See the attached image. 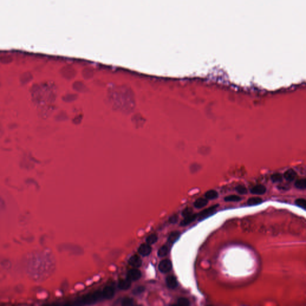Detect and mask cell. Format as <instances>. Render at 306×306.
<instances>
[{"mask_svg":"<svg viewBox=\"0 0 306 306\" xmlns=\"http://www.w3.org/2000/svg\"><path fill=\"white\" fill-rule=\"evenodd\" d=\"M102 298H103L102 292H99V291L96 292L92 294H88L86 296H84V297L78 302V304H93L96 302L97 301L100 300Z\"/></svg>","mask_w":306,"mask_h":306,"instance_id":"1","label":"cell"},{"mask_svg":"<svg viewBox=\"0 0 306 306\" xmlns=\"http://www.w3.org/2000/svg\"><path fill=\"white\" fill-rule=\"evenodd\" d=\"M218 207V205H214L212 206L209 207L207 208L206 209L203 210L201 212H200L199 214L197 215L198 217V220L199 221H203V220L206 219L207 218L212 216V215L214 214L216 212V209Z\"/></svg>","mask_w":306,"mask_h":306,"instance_id":"2","label":"cell"},{"mask_svg":"<svg viewBox=\"0 0 306 306\" xmlns=\"http://www.w3.org/2000/svg\"><path fill=\"white\" fill-rule=\"evenodd\" d=\"M172 268V263L169 260H163L161 261L159 265V269L161 273H166L169 272Z\"/></svg>","mask_w":306,"mask_h":306,"instance_id":"3","label":"cell"},{"mask_svg":"<svg viewBox=\"0 0 306 306\" xmlns=\"http://www.w3.org/2000/svg\"><path fill=\"white\" fill-rule=\"evenodd\" d=\"M141 277V272L137 268H133L130 270L127 275V278L130 281L138 280Z\"/></svg>","mask_w":306,"mask_h":306,"instance_id":"4","label":"cell"},{"mask_svg":"<svg viewBox=\"0 0 306 306\" xmlns=\"http://www.w3.org/2000/svg\"><path fill=\"white\" fill-rule=\"evenodd\" d=\"M103 298L106 299H112L115 294L114 288L112 286H106L102 292Z\"/></svg>","mask_w":306,"mask_h":306,"instance_id":"5","label":"cell"},{"mask_svg":"<svg viewBox=\"0 0 306 306\" xmlns=\"http://www.w3.org/2000/svg\"><path fill=\"white\" fill-rule=\"evenodd\" d=\"M151 247L148 243H143L138 248V253L142 256H147L151 252Z\"/></svg>","mask_w":306,"mask_h":306,"instance_id":"6","label":"cell"},{"mask_svg":"<svg viewBox=\"0 0 306 306\" xmlns=\"http://www.w3.org/2000/svg\"><path fill=\"white\" fill-rule=\"evenodd\" d=\"M166 283L169 288L172 290L175 289L178 285L176 277L172 275L166 277Z\"/></svg>","mask_w":306,"mask_h":306,"instance_id":"7","label":"cell"},{"mask_svg":"<svg viewBox=\"0 0 306 306\" xmlns=\"http://www.w3.org/2000/svg\"><path fill=\"white\" fill-rule=\"evenodd\" d=\"M129 264L133 267H139L142 265V260L137 255H134L130 257Z\"/></svg>","mask_w":306,"mask_h":306,"instance_id":"8","label":"cell"},{"mask_svg":"<svg viewBox=\"0 0 306 306\" xmlns=\"http://www.w3.org/2000/svg\"><path fill=\"white\" fill-rule=\"evenodd\" d=\"M266 192V188L262 185H257L251 190V192L255 195H262Z\"/></svg>","mask_w":306,"mask_h":306,"instance_id":"9","label":"cell"},{"mask_svg":"<svg viewBox=\"0 0 306 306\" xmlns=\"http://www.w3.org/2000/svg\"><path fill=\"white\" fill-rule=\"evenodd\" d=\"M296 176H297L296 172L292 169L286 170L283 175V177L285 178V179L289 182H292V181H294L295 179Z\"/></svg>","mask_w":306,"mask_h":306,"instance_id":"10","label":"cell"},{"mask_svg":"<svg viewBox=\"0 0 306 306\" xmlns=\"http://www.w3.org/2000/svg\"><path fill=\"white\" fill-rule=\"evenodd\" d=\"M197 218V215L193 214L187 216H185L184 217V220L180 222V225L181 226L188 225V224H191V222L194 221Z\"/></svg>","mask_w":306,"mask_h":306,"instance_id":"11","label":"cell"},{"mask_svg":"<svg viewBox=\"0 0 306 306\" xmlns=\"http://www.w3.org/2000/svg\"><path fill=\"white\" fill-rule=\"evenodd\" d=\"M131 286V281L128 278L126 279H122L118 283V287L122 290H127Z\"/></svg>","mask_w":306,"mask_h":306,"instance_id":"12","label":"cell"},{"mask_svg":"<svg viewBox=\"0 0 306 306\" xmlns=\"http://www.w3.org/2000/svg\"><path fill=\"white\" fill-rule=\"evenodd\" d=\"M180 235H181V233L178 231H175L172 232L169 234L168 239L169 243L170 244H173L175 242H176V241L178 240V239L180 237Z\"/></svg>","mask_w":306,"mask_h":306,"instance_id":"13","label":"cell"},{"mask_svg":"<svg viewBox=\"0 0 306 306\" xmlns=\"http://www.w3.org/2000/svg\"><path fill=\"white\" fill-rule=\"evenodd\" d=\"M207 203H208V201L206 198L205 199L199 198L195 201V202L194 203V206L196 208L200 209L206 206Z\"/></svg>","mask_w":306,"mask_h":306,"instance_id":"14","label":"cell"},{"mask_svg":"<svg viewBox=\"0 0 306 306\" xmlns=\"http://www.w3.org/2000/svg\"><path fill=\"white\" fill-rule=\"evenodd\" d=\"M262 199L258 197H251L250 199L248 200L247 204L249 206H255L261 204L262 202Z\"/></svg>","mask_w":306,"mask_h":306,"instance_id":"15","label":"cell"},{"mask_svg":"<svg viewBox=\"0 0 306 306\" xmlns=\"http://www.w3.org/2000/svg\"><path fill=\"white\" fill-rule=\"evenodd\" d=\"M205 197L207 200H214L218 197V193L215 190H211L205 194Z\"/></svg>","mask_w":306,"mask_h":306,"instance_id":"16","label":"cell"},{"mask_svg":"<svg viewBox=\"0 0 306 306\" xmlns=\"http://www.w3.org/2000/svg\"><path fill=\"white\" fill-rule=\"evenodd\" d=\"M295 187L299 190H304L306 188V180L305 179H299L295 181Z\"/></svg>","mask_w":306,"mask_h":306,"instance_id":"17","label":"cell"},{"mask_svg":"<svg viewBox=\"0 0 306 306\" xmlns=\"http://www.w3.org/2000/svg\"><path fill=\"white\" fill-rule=\"evenodd\" d=\"M169 249V247L166 245H164L161 246L159 250L158 251V256L160 257H164L168 255Z\"/></svg>","mask_w":306,"mask_h":306,"instance_id":"18","label":"cell"},{"mask_svg":"<svg viewBox=\"0 0 306 306\" xmlns=\"http://www.w3.org/2000/svg\"><path fill=\"white\" fill-rule=\"evenodd\" d=\"M157 240H158L157 235L155 234H151L147 237L146 239V243H148L149 245H152V244H154V243H155L157 241Z\"/></svg>","mask_w":306,"mask_h":306,"instance_id":"19","label":"cell"},{"mask_svg":"<svg viewBox=\"0 0 306 306\" xmlns=\"http://www.w3.org/2000/svg\"><path fill=\"white\" fill-rule=\"evenodd\" d=\"M242 198L240 197V196H236V195H230V196H228L227 197H225L224 198V201L225 202H239L241 200Z\"/></svg>","mask_w":306,"mask_h":306,"instance_id":"20","label":"cell"},{"mask_svg":"<svg viewBox=\"0 0 306 306\" xmlns=\"http://www.w3.org/2000/svg\"><path fill=\"white\" fill-rule=\"evenodd\" d=\"M271 179L273 183H278V182H281L283 179V176L279 173L275 174L272 175L271 176Z\"/></svg>","mask_w":306,"mask_h":306,"instance_id":"21","label":"cell"},{"mask_svg":"<svg viewBox=\"0 0 306 306\" xmlns=\"http://www.w3.org/2000/svg\"><path fill=\"white\" fill-rule=\"evenodd\" d=\"M295 203L299 207H300L304 209H306V201L304 199L300 198V199H297L295 202Z\"/></svg>","mask_w":306,"mask_h":306,"instance_id":"22","label":"cell"},{"mask_svg":"<svg viewBox=\"0 0 306 306\" xmlns=\"http://www.w3.org/2000/svg\"><path fill=\"white\" fill-rule=\"evenodd\" d=\"M177 304L183 306H188L190 305V301L186 298H180L178 299Z\"/></svg>","mask_w":306,"mask_h":306,"instance_id":"23","label":"cell"},{"mask_svg":"<svg viewBox=\"0 0 306 306\" xmlns=\"http://www.w3.org/2000/svg\"><path fill=\"white\" fill-rule=\"evenodd\" d=\"M236 190L239 194H242V195L246 194L248 192V190H247V189L245 186L241 185L237 186V187L236 188Z\"/></svg>","mask_w":306,"mask_h":306,"instance_id":"24","label":"cell"},{"mask_svg":"<svg viewBox=\"0 0 306 306\" xmlns=\"http://www.w3.org/2000/svg\"><path fill=\"white\" fill-rule=\"evenodd\" d=\"M133 303V299L130 298H124L122 301V304L123 306H129L131 305Z\"/></svg>","mask_w":306,"mask_h":306,"instance_id":"25","label":"cell"},{"mask_svg":"<svg viewBox=\"0 0 306 306\" xmlns=\"http://www.w3.org/2000/svg\"><path fill=\"white\" fill-rule=\"evenodd\" d=\"M192 214V209L190 208V207H187V208H185V209H184V211H183L182 215L184 217H185V216H187L188 215H190Z\"/></svg>","mask_w":306,"mask_h":306,"instance_id":"26","label":"cell"},{"mask_svg":"<svg viewBox=\"0 0 306 306\" xmlns=\"http://www.w3.org/2000/svg\"><path fill=\"white\" fill-rule=\"evenodd\" d=\"M145 290V288L144 286H138L136 288H135L133 291V293L135 295L137 294H139L142 292H143Z\"/></svg>","mask_w":306,"mask_h":306,"instance_id":"27","label":"cell"},{"mask_svg":"<svg viewBox=\"0 0 306 306\" xmlns=\"http://www.w3.org/2000/svg\"><path fill=\"white\" fill-rule=\"evenodd\" d=\"M178 221V216L176 215H172L169 218V222L172 224H175Z\"/></svg>","mask_w":306,"mask_h":306,"instance_id":"28","label":"cell"}]
</instances>
